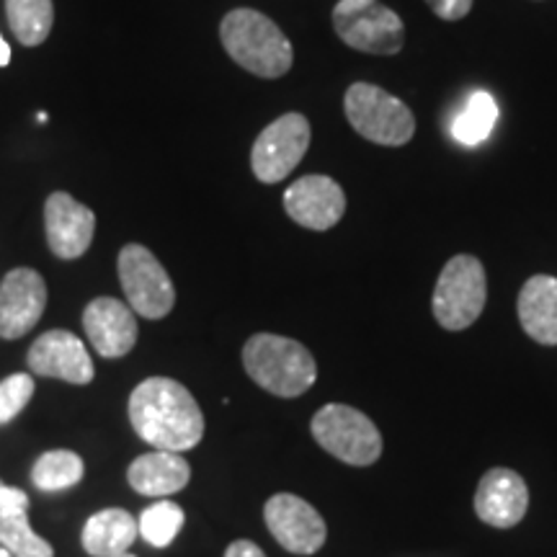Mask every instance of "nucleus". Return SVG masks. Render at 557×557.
<instances>
[{
  "label": "nucleus",
  "mask_w": 557,
  "mask_h": 557,
  "mask_svg": "<svg viewBox=\"0 0 557 557\" xmlns=\"http://www.w3.org/2000/svg\"><path fill=\"white\" fill-rule=\"evenodd\" d=\"M34 395V377L26 372L11 374L0 382V426L11 423L21 410L29 406Z\"/></svg>",
  "instance_id": "obj_25"
},
{
  "label": "nucleus",
  "mask_w": 557,
  "mask_h": 557,
  "mask_svg": "<svg viewBox=\"0 0 557 557\" xmlns=\"http://www.w3.org/2000/svg\"><path fill=\"white\" fill-rule=\"evenodd\" d=\"M310 429L320 447L351 468H369L382 455L380 429L372 418L351 406H323L312 418Z\"/></svg>",
  "instance_id": "obj_6"
},
{
  "label": "nucleus",
  "mask_w": 557,
  "mask_h": 557,
  "mask_svg": "<svg viewBox=\"0 0 557 557\" xmlns=\"http://www.w3.org/2000/svg\"><path fill=\"white\" fill-rule=\"evenodd\" d=\"M0 547L13 557H54V549L45 537L29 527L26 511L0 513Z\"/></svg>",
  "instance_id": "obj_23"
},
{
  "label": "nucleus",
  "mask_w": 557,
  "mask_h": 557,
  "mask_svg": "<svg viewBox=\"0 0 557 557\" xmlns=\"http://www.w3.org/2000/svg\"><path fill=\"white\" fill-rule=\"evenodd\" d=\"M129 421L143 442L165 451H189L205 436V413L181 382L150 377L132 389Z\"/></svg>",
  "instance_id": "obj_1"
},
{
  "label": "nucleus",
  "mask_w": 557,
  "mask_h": 557,
  "mask_svg": "<svg viewBox=\"0 0 557 557\" xmlns=\"http://www.w3.org/2000/svg\"><path fill=\"white\" fill-rule=\"evenodd\" d=\"M26 364L39 377H54L70 385H88L96 374L86 344L75 333L60 329L34 341Z\"/></svg>",
  "instance_id": "obj_12"
},
{
  "label": "nucleus",
  "mask_w": 557,
  "mask_h": 557,
  "mask_svg": "<svg viewBox=\"0 0 557 557\" xmlns=\"http://www.w3.org/2000/svg\"><path fill=\"white\" fill-rule=\"evenodd\" d=\"M269 532L292 555H315L325 545L329 529L315 506L295 496V493H276L263 506Z\"/></svg>",
  "instance_id": "obj_10"
},
{
  "label": "nucleus",
  "mask_w": 557,
  "mask_h": 557,
  "mask_svg": "<svg viewBox=\"0 0 557 557\" xmlns=\"http://www.w3.org/2000/svg\"><path fill=\"white\" fill-rule=\"evenodd\" d=\"M498 122V103L487 90H472L465 107L457 111L449 124L451 137L465 148H475L485 143Z\"/></svg>",
  "instance_id": "obj_20"
},
{
  "label": "nucleus",
  "mask_w": 557,
  "mask_h": 557,
  "mask_svg": "<svg viewBox=\"0 0 557 557\" xmlns=\"http://www.w3.org/2000/svg\"><path fill=\"white\" fill-rule=\"evenodd\" d=\"M310 135L308 116L297 114V111L271 122L256 137L253 150H250V169H253L256 178L269 186L287 178L308 152Z\"/></svg>",
  "instance_id": "obj_9"
},
{
  "label": "nucleus",
  "mask_w": 557,
  "mask_h": 557,
  "mask_svg": "<svg viewBox=\"0 0 557 557\" xmlns=\"http://www.w3.org/2000/svg\"><path fill=\"white\" fill-rule=\"evenodd\" d=\"M519 320L527 336L542 346H557V278L537 274L519 292Z\"/></svg>",
  "instance_id": "obj_18"
},
{
  "label": "nucleus",
  "mask_w": 557,
  "mask_h": 557,
  "mask_svg": "<svg viewBox=\"0 0 557 557\" xmlns=\"http://www.w3.org/2000/svg\"><path fill=\"white\" fill-rule=\"evenodd\" d=\"M0 557H13V555L5 547H0Z\"/></svg>",
  "instance_id": "obj_30"
},
{
  "label": "nucleus",
  "mask_w": 557,
  "mask_h": 557,
  "mask_svg": "<svg viewBox=\"0 0 557 557\" xmlns=\"http://www.w3.org/2000/svg\"><path fill=\"white\" fill-rule=\"evenodd\" d=\"M426 3L442 21H459L472 11L475 0H426Z\"/></svg>",
  "instance_id": "obj_26"
},
{
  "label": "nucleus",
  "mask_w": 557,
  "mask_h": 557,
  "mask_svg": "<svg viewBox=\"0 0 557 557\" xmlns=\"http://www.w3.org/2000/svg\"><path fill=\"white\" fill-rule=\"evenodd\" d=\"M284 209L299 227H336L346 212V194L329 176H302L284 191Z\"/></svg>",
  "instance_id": "obj_14"
},
{
  "label": "nucleus",
  "mask_w": 557,
  "mask_h": 557,
  "mask_svg": "<svg viewBox=\"0 0 557 557\" xmlns=\"http://www.w3.org/2000/svg\"><path fill=\"white\" fill-rule=\"evenodd\" d=\"M184 508L178 504H173V500H158V504L145 508L137 524L145 542H150L152 547H169L178 537L181 529H184Z\"/></svg>",
  "instance_id": "obj_24"
},
{
  "label": "nucleus",
  "mask_w": 557,
  "mask_h": 557,
  "mask_svg": "<svg viewBox=\"0 0 557 557\" xmlns=\"http://www.w3.org/2000/svg\"><path fill=\"white\" fill-rule=\"evenodd\" d=\"M529 487L519 472L508 468L487 470L475 491V513L496 529H511L527 517Z\"/></svg>",
  "instance_id": "obj_16"
},
{
  "label": "nucleus",
  "mask_w": 557,
  "mask_h": 557,
  "mask_svg": "<svg viewBox=\"0 0 557 557\" xmlns=\"http://www.w3.org/2000/svg\"><path fill=\"white\" fill-rule=\"evenodd\" d=\"M26 508H29V496L24 491L0 483V513L26 511Z\"/></svg>",
  "instance_id": "obj_27"
},
{
  "label": "nucleus",
  "mask_w": 557,
  "mask_h": 557,
  "mask_svg": "<svg viewBox=\"0 0 557 557\" xmlns=\"http://www.w3.org/2000/svg\"><path fill=\"white\" fill-rule=\"evenodd\" d=\"M346 120L361 137L385 148H403L416 135L413 111L398 96L372 83H354L344 99Z\"/></svg>",
  "instance_id": "obj_4"
},
{
  "label": "nucleus",
  "mask_w": 557,
  "mask_h": 557,
  "mask_svg": "<svg viewBox=\"0 0 557 557\" xmlns=\"http://www.w3.org/2000/svg\"><path fill=\"white\" fill-rule=\"evenodd\" d=\"M83 329L90 346L107 359H120L137 344V318L129 305L114 297H96L83 310Z\"/></svg>",
  "instance_id": "obj_15"
},
{
  "label": "nucleus",
  "mask_w": 557,
  "mask_h": 557,
  "mask_svg": "<svg viewBox=\"0 0 557 557\" xmlns=\"http://www.w3.org/2000/svg\"><path fill=\"white\" fill-rule=\"evenodd\" d=\"M333 29L344 45L367 54H398L406 45V24L380 0H338Z\"/></svg>",
  "instance_id": "obj_7"
},
{
  "label": "nucleus",
  "mask_w": 557,
  "mask_h": 557,
  "mask_svg": "<svg viewBox=\"0 0 557 557\" xmlns=\"http://www.w3.org/2000/svg\"><path fill=\"white\" fill-rule=\"evenodd\" d=\"M225 557H267V553H263V549L256 545V542L238 540V542H233V545L227 547Z\"/></svg>",
  "instance_id": "obj_28"
},
{
  "label": "nucleus",
  "mask_w": 557,
  "mask_h": 557,
  "mask_svg": "<svg viewBox=\"0 0 557 557\" xmlns=\"http://www.w3.org/2000/svg\"><path fill=\"white\" fill-rule=\"evenodd\" d=\"M47 308V284L39 271L13 269L0 282V338L26 336Z\"/></svg>",
  "instance_id": "obj_11"
},
{
  "label": "nucleus",
  "mask_w": 557,
  "mask_h": 557,
  "mask_svg": "<svg viewBox=\"0 0 557 557\" xmlns=\"http://www.w3.org/2000/svg\"><path fill=\"white\" fill-rule=\"evenodd\" d=\"M127 480L139 496H171L189 485L191 468L178 451L156 449L129 465Z\"/></svg>",
  "instance_id": "obj_17"
},
{
  "label": "nucleus",
  "mask_w": 557,
  "mask_h": 557,
  "mask_svg": "<svg viewBox=\"0 0 557 557\" xmlns=\"http://www.w3.org/2000/svg\"><path fill=\"white\" fill-rule=\"evenodd\" d=\"M9 26L24 47H39L54 24L52 0H5Z\"/></svg>",
  "instance_id": "obj_21"
},
{
  "label": "nucleus",
  "mask_w": 557,
  "mask_h": 557,
  "mask_svg": "<svg viewBox=\"0 0 557 557\" xmlns=\"http://www.w3.org/2000/svg\"><path fill=\"white\" fill-rule=\"evenodd\" d=\"M139 524L124 508H103L94 513L83 527V549L90 557H116L129 549L132 542L137 540Z\"/></svg>",
  "instance_id": "obj_19"
},
{
  "label": "nucleus",
  "mask_w": 557,
  "mask_h": 557,
  "mask_svg": "<svg viewBox=\"0 0 557 557\" xmlns=\"http://www.w3.org/2000/svg\"><path fill=\"white\" fill-rule=\"evenodd\" d=\"M9 62H11V47H9V41L0 37V67H5Z\"/></svg>",
  "instance_id": "obj_29"
},
{
  "label": "nucleus",
  "mask_w": 557,
  "mask_h": 557,
  "mask_svg": "<svg viewBox=\"0 0 557 557\" xmlns=\"http://www.w3.org/2000/svg\"><path fill=\"white\" fill-rule=\"evenodd\" d=\"M487 299L485 269L475 256H455L438 274V282L431 297L436 323L444 331H465L483 315Z\"/></svg>",
  "instance_id": "obj_5"
},
{
  "label": "nucleus",
  "mask_w": 557,
  "mask_h": 557,
  "mask_svg": "<svg viewBox=\"0 0 557 557\" xmlns=\"http://www.w3.org/2000/svg\"><path fill=\"white\" fill-rule=\"evenodd\" d=\"M220 39L230 58L259 78H282L295 62V52L284 32L253 9L230 11L220 24Z\"/></svg>",
  "instance_id": "obj_2"
},
{
  "label": "nucleus",
  "mask_w": 557,
  "mask_h": 557,
  "mask_svg": "<svg viewBox=\"0 0 557 557\" xmlns=\"http://www.w3.org/2000/svg\"><path fill=\"white\" fill-rule=\"evenodd\" d=\"M45 230L50 250L62 261L81 259L96 233V214L65 191H54L45 205Z\"/></svg>",
  "instance_id": "obj_13"
},
{
  "label": "nucleus",
  "mask_w": 557,
  "mask_h": 557,
  "mask_svg": "<svg viewBox=\"0 0 557 557\" xmlns=\"http://www.w3.org/2000/svg\"><path fill=\"white\" fill-rule=\"evenodd\" d=\"M120 282L135 315L160 320L176 305V289H173L169 271L163 269V263L156 259L150 248L137 246V243L122 248Z\"/></svg>",
  "instance_id": "obj_8"
},
{
  "label": "nucleus",
  "mask_w": 557,
  "mask_h": 557,
  "mask_svg": "<svg viewBox=\"0 0 557 557\" xmlns=\"http://www.w3.org/2000/svg\"><path fill=\"white\" fill-rule=\"evenodd\" d=\"M83 472H86V465H83L81 455L70 449H52L34 462L32 483L45 493H58L78 485Z\"/></svg>",
  "instance_id": "obj_22"
},
{
  "label": "nucleus",
  "mask_w": 557,
  "mask_h": 557,
  "mask_svg": "<svg viewBox=\"0 0 557 557\" xmlns=\"http://www.w3.org/2000/svg\"><path fill=\"white\" fill-rule=\"evenodd\" d=\"M243 367L256 385L276 398H299L315 385L318 364L299 341L256 333L243 346Z\"/></svg>",
  "instance_id": "obj_3"
},
{
  "label": "nucleus",
  "mask_w": 557,
  "mask_h": 557,
  "mask_svg": "<svg viewBox=\"0 0 557 557\" xmlns=\"http://www.w3.org/2000/svg\"><path fill=\"white\" fill-rule=\"evenodd\" d=\"M116 557H135V555H127V553H124V555H116Z\"/></svg>",
  "instance_id": "obj_31"
}]
</instances>
